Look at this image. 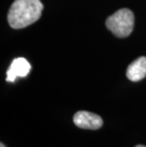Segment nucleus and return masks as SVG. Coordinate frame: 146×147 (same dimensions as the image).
Listing matches in <instances>:
<instances>
[{"label": "nucleus", "mask_w": 146, "mask_h": 147, "mask_svg": "<svg viewBox=\"0 0 146 147\" xmlns=\"http://www.w3.org/2000/svg\"><path fill=\"white\" fill-rule=\"evenodd\" d=\"M43 9L40 0H14L8 12V22L12 29H23L41 17Z\"/></svg>", "instance_id": "nucleus-1"}, {"label": "nucleus", "mask_w": 146, "mask_h": 147, "mask_svg": "<svg viewBox=\"0 0 146 147\" xmlns=\"http://www.w3.org/2000/svg\"><path fill=\"white\" fill-rule=\"evenodd\" d=\"M134 13L129 9H120L106 19L105 25L115 36L124 38L131 34L134 28Z\"/></svg>", "instance_id": "nucleus-2"}, {"label": "nucleus", "mask_w": 146, "mask_h": 147, "mask_svg": "<svg viewBox=\"0 0 146 147\" xmlns=\"http://www.w3.org/2000/svg\"><path fill=\"white\" fill-rule=\"evenodd\" d=\"M73 121L77 126L83 129L96 130L102 126V119L97 114L88 111H78L73 117Z\"/></svg>", "instance_id": "nucleus-3"}, {"label": "nucleus", "mask_w": 146, "mask_h": 147, "mask_svg": "<svg viewBox=\"0 0 146 147\" xmlns=\"http://www.w3.org/2000/svg\"><path fill=\"white\" fill-rule=\"evenodd\" d=\"M30 71V65L25 58H16L7 70V82H14L17 77H26Z\"/></svg>", "instance_id": "nucleus-4"}, {"label": "nucleus", "mask_w": 146, "mask_h": 147, "mask_svg": "<svg viewBox=\"0 0 146 147\" xmlns=\"http://www.w3.org/2000/svg\"><path fill=\"white\" fill-rule=\"evenodd\" d=\"M127 78L132 82H139L146 76V57L141 56L132 62L127 67Z\"/></svg>", "instance_id": "nucleus-5"}, {"label": "nucleus", "mask_w": 146, "mask_h": 147, "mask_svg": "<svg viewBox=\"0 0 146 147\" xmlns=\"http://www.w3.org/2000/svg\"><path fill=\"white\" fill-rule=\"evenodd\" d=\"M135 147H146V146H144V145H141V144H139V145H137V146H135Z\"/></svg>", "instance_id": "nucleus-6"}, {"label": "nucleus", "mask_w": 146, "mask_h": 147, "mask_svg": "<svg viewBox=\"0 0 146 147\" xmlns=\"http://www.w3.org/2000/svg\"><path fill=\"white\" fill-rule=\"evenodd\" d=\"M0 147H6V146L3 144V143H1V144H0Z\"/></svg>", "instance_id": "nucleus-7"}]
</instances>
